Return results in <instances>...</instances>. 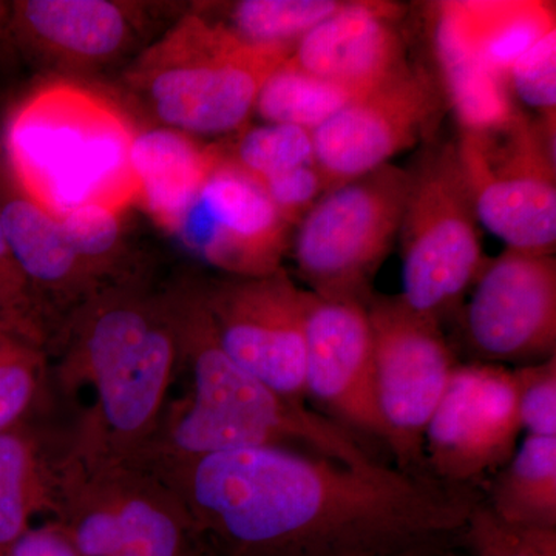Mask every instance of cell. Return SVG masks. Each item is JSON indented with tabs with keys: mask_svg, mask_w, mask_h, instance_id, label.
Here are the masks:
<instances>
[{
	"mask_svg": "<svg viewBox=\"0 0 556 556\" xmlns=\"http://www.w3.org/2000/svg\"><path fill=\"white\" fill-rule=\"evenodd\" d=\"M199 556H448L484 493L379 463L248 447L152 467Z\"/></svg>",
	"mask_w": 556,
	"mask_h": 556,
	"instance_id": "obj_1",
	"label": "cell"
},
{
	"mask_svg": "<svg viewBox=\"0 0 556 556\" xmlns=\"http://www.w3.org/2000/svg\"><path fill=\"white\" fill-rule=\"evenodd\" d=\"M163 295L177 332L178 376L189 379V394L167 404L155 434L130 457L161 467L228 450L302 447L346 466L376 463L338 424L280 396L226 353L200 283Z\"/></svg>",
	"mask_w": 556,
	"mask_h": 556,
	"instance_id": "obj_2",
	"label": "cell"
},
{
	"mask_svg": "<svg viewBox=\"0 0 556 556\" xmlns=\"http://www.w3.org/2000/svg\"><path fill=\"white\" fill-rule=\"evenodd\" d=\"M70 317L58 386L73 399L87 387L93 393L70 439L93 452L134 456L155 434L178 380V339L166 300L116 285Z\"/></svg>",
	"mask_w": 556,
	"mask_h": 556,
	"instance_id": "obj_3",
	"label": "cell"
},
{
	"mask_svg": "<svg viewBox=\"0 0 556 556\" xmlns=\"http://www.w3.org/2000/svg\"><path fill=\"white\" fill-rule=\"evenodd\" d=\"M135 134L123 112L97 91L47 84L7 126L14 186L56 218L91 203L124 211L138 201L130 167Z\"/></svg>",
	"mask_w": 556,
	"mask_h": 556,
	"instance_id": "obj_4",
	"label": "cell"
},
{
	"mask_svg": "<svg viewBox=\"0 0 556 556\" xmlns=\"http://www.w3.org/2000/svg\"><path fill=\"white\" fill-rule=\"evenodd\" d=\"M51 521L79 556H199L181 501L148 464L62 444Z\"/></svg>",
	"mask_w": 556,
	"mask_h": 556,
	"instance_id": "obj_5",
	"label": "cell"
},
{
	"mask_svg": "<svg viewBox=\"0 0 556 556\" xmlns=\"http://www.w3.org/2000/svg\"><path fill=\"white\" fill-rule=\"evenodd\" d=\"M289 47L249 43L222 22L189 17L139 62L153 113L169 129L223 135L243 129Z\"/></svg>",
	"mask_w": 556,
	"mask_h": 556,
	"instance_id": "obj_6",
	"label": "cell"
},
{
	"mask_svg": "<svg viewBox=\"0 0 556 556\" xmlns=\"http://www.w3.org/2000/svg\"><path fill=\"white\" fill-rule=\"evenodd\" d=\"M402 218L405 305L441 325L484 266L479 222L456 144L427 149L413 166Z\"/></svg>",
	"mask_w": 556,
	"mask_h": 556,
	"instance_id": "obj_7",
	"label": "cell"
},
{
	"mask_svg": "<svg viewBox=\"0 0 556 556\" xmlns=\"http://www.w3.org/2000/svg\"><path fill=\"white\" fill-rule=\"evenodd\" d=\"M412 172L386 164L328 190L298 225L299 276L317 298L368 305L401 230Z\"/></svg>",
	"mask_w": 556,
	"mask_h": 556,
	"instance_id": "obj_8",
	"label": "cell"
},
{
	"mask_svg": "<svg viewBox=\"0 0 556 556\" xmlns=\"http://www.w3.org/2000/svg\"><path fill=\"white\" fill-rule=\"evenodd\" d=\"M555 123L519 113L484 134L460 131L457 159L479 225L527 254L554 255L556 244Z\"/></svg>",
	"mask_w": 556,
	"mask_h": 556,
	"instance_id": "obj_9",
	"label": "cell"
},
{
	"mask_svg": "<svg viewBox=\"0 0 556 556\" xmlns=\"http://www.w3.org/2000/svg\"><path fill=\"white\" fill-rule=\"evenodd\" d=\"M372 378L388 447L399 468L424 473V438L457 367L441 325L405 305L401 295H372Z\"/></svg>",
	"mask_w": 556,
	"mask_h": 556,
	"instance_id": "obj_10",
	"label": "cell"
},
{
	"mask_svg": "<svg viewBox=\"0 0 556 556\" xmlns=\"http://www.w3.org/2000/svg\"><path fill=\"white\" fill-rule=\"evenodd\" d=\"M200 288L226 353L280 396L303 404L308 291L281 268Z\"/></svg>",
	"mask_w": 556,
	"mask_h": 556,
	"instance_id": "obj_11",
	"label": "cell"
},
{
	"mask_svg": "<svg viewBox=\"0 0 556 556\" xmlns=\"http://www.w3.org/2000/svg\"><path fill=\"white\" fill-rule=\"evenodd\" d=\"M521 431L511 369L457 364L427 426V467L441 481L478 486L511 459Z\"/></svg>",
	"mask_w": 556,
	"mask_h": 556,
	"instance_id": "obj_12",
	"label": "cell"
},
{
	"mask_svg": "<svg viewBox=\"0 0 556 556\" xmlns=\"http://www.w3.org/2000/svg\"><path fill=\"white\" fill-rule=\"evenodd\" d=\"M442 108L437 83L404 64L313 131L314 164L331 190L390 164L433 130Z\"/></svg>",
	"mask_w": 556,
	"mask_h": 556,
	"instance_id": "obj_13",
	"label": "cell"
},
{
	"mask_svg": "<svg viewBox=\"0 0 556 556\" xmlns=\"http://www.w3.org/2000/svg\"><path fill=\"white\" fill-rule=\"evenodd\" d=\"M289 229L257 179L215 148L206 177L174 233L190 254L230 277H262L280 269Z\"/></svg>",
	"mask_w": 556,
	"mask_h": 556,
	"instance_id": "obj_14",
	"label": "cell"
},
{
	"mask_svg": "<svg viewBox=\"0 0 556 556\" xmlns=\"http://www.w3.org/2000/svg\"><path fill=\"white\" fill-rule=\"evenodd\" d=\"M466 308L468 345L485 364L556 356V260L506 249L485 262Z\"/></svg>",
	"mask_w": 556,
	"mask_h": 556,
	"instance_id": "obj_15",
	"label": "cell"
},
{
	"mask_svg": "<svg viewBox=\"0 0 556 556\" xmlns=\"http://www.w3.org/2000/svg\"><path fill=\"white\" fill-rule=\"evenodd\" d=\"M305 387L306 396L317 399L346 426L387 442L376 404L367 306L308 291Z\"/></svg>",
	"mask_w": 556,
	"mask_h": 556,
	"instance_id": "obj_16",
	"label": "cell"
},
{
	"mask_svg": "<svg viewBox=\"0 0 556 556\" xmlns=\"http://www.w3.org/2000/svg\"><path fill=\"white\" fill-rule=\"evenodd\" d=\"M396 21L397 7L391 3L343 2L295 43L289 60L311 75L365 93L407 64Z\"/></svg>",
	"mask_w": 556,
	"mask_h": 556,
	"instance_id": "obj_17",
	"label": "cell"
},
{
	"mask_svg": "<svg viewBox=\"0 0 556 556\" xmlns=\"http://www.w3.org/2000/svg\"><path fill=\"white\" fill-rule=\"evenodd\" d=\"M10 30L70 64H98L116 56L131 38L129 11L108 0H22L11 7Z\"/></svg>",
	"mask_w": 556,
	"mask_h": 556,
	"instance_id": "obj_18",
	"label": "cell"
},
{
	"mask_svg": "<svg viewBox=\"0 0 556 556\" xmlns=\"http://www.w3.org/2000/svg\"><path fill=\"white\" fill-rule=\"evenodd\" d=\"M0 214L11 254L27 278L40 313V298L65 308L73 305V311L104 291L70 247L60 218L16 186L0 197Z\"/></svg>",
	"mask_w": 556,
	"mask_h": 556,
	"instance_id": "obj_19",
	"label": "cell"
},
{
	"mask_svg": "<svg viewBox=\"0 0 556 556\" xmlns=\"http://www.w3.org/2000/svg\"><path fill=\"white\" fill-rule=\"evenodd\" d=\"M215 148H203L190 135L161 127L137 131L130 167L138 201L152 218L174 232L206 177Z\"/></svg>",
	"mask_w": 556,
	"mask_h": 556,
	"instance_id": "obj_20",
	"label": "cell"
},
{
	"mask_svg": "<svg viewBox=\"0 0 556 556\" xmlns=\"http://www.w3.org/2000/svg\"><path fill=\"white\" fill-rule=\"evenodd\" d=\"M433 20V46L442 86L460 131L484 134L517 118L519 112L508 94L506 80L479 58L460 31L448 2L437 3Z\"/></svg>",
	"mask_w": 556,
	"mask_h": 556,
	"instance_id": "obj_21",
	"label": "cell"
},
{
	"mask_svg": "<svg viewBox=\"0 0 556 556\" xmlns=\"http://www.w3.org/2000/svg\"><path fill=\"white\" fill-rule=\"evenodd\" d=\"M61 447L51 450L27 420L0 433V551L20 540L36 515L51 517Z\"/></svg>",
	"mask_w": 556,
	"mask_h": 556,
	"instance_id": "obj_22",
	"label": "cell"
},
{
	"mask_svg": "<svg viewBox=\"0 0 556 556\" xmlns=\"http://www.w3.org/2000/svg\"><path fill=\"white\" fill-rule=\"evenodd\" d=\"M470 46L507 83L508 70L533 43L556 30L555 3L536 0L448 2Z\"/></svg>",
	"mask_w": 556,
	"mask_h": 556,
	"instance_id": "obj_23",
	"label": "cell"
},
{
	"mask_svg": "<svg viewBox=\"0 0 556 556\" xmlns=\"http://www.w3.org/2000/svg\"><path fill=\"white\" fill-rule=\"evenodd\" d=\"M484 503L510 525L556 529V437L527 434L490 479Z\"/></svg>",
	"mask_w": 556,
	"mask_h": 556,
	"instance_id": "obj_24",
	"label": "cell"
},
{
	"mask_svg": "<svg viewBox=\"0 0 556 556\" xmlns=\"http://www.w3.org/2000/svg\"><path fill=\"white\" fill-rule=\"evenodd\" d=\"M358 94L283 62L260 90L255 112L266 123L289 124L314 131Z\"/></svg>",
	"mask_w": 556,
	"mask_h": 556,
	"instance_id": "obj_25",
	"label": "cell"
},
{
	"mask_svg": "<svg viewBox=\"0 0 556 556\" xmlns=\"http://www.w3.org/2000/svg\"><path fill=\"white\" fill-rule=\"evenodd\" d=\"M47 334L27 325L0 327V433L25 422L50 379Z\"/></svg>",
	"mask_w": 556,
	"mask_h": 556,
	"instance_id": "obj_26",
	"label": "cell"
},
{
	"mask_svg": "<svg viewBox=\"0 0 556 556\" xmlns=\"http://www.w3.org/2000/svg\"><path fill=\"white\" fill-rule=\"evenodd\" d=\"M339 0H243L230 7L228 24L233 35L249 43L294 49L303 36L331 16Z\"/></svg>",
	"mask_w": 556,
	"mask_h": 556,
	"instance_id": "obj_27",
	"label": "cell"
},
{
	"mask_svg": "<svg viewBox=\"0 0 556 556\" xmlns=\"http://www.w3.org/2000/svg\"><path fill=\"white\" fill-rule=\"evenodd\" d=\"M223 155L249 177L262 181L314 163L313 131L289 124H270L241 131Z\"/></svg>",
	"mask_w": 556,
	"mask_h": 556,
	"instance_id": "obj_28",
	"label": "cell"
},
{
	"mask_svg": "<svg viewBox=\"0 0 556 556\" xmlns=\"http://www.w3.org/2000/svg\"><path fill=\"white\" fill-rule=\"evenodd\" d=\"M123 212L108 204L91 203L60 218L70 247L101 289L112 288L105 277L115 269Z\"/></svg>",
	"mask_w": 556,
	"mask_h": 556,
	"instance_id": "obj_29",
	"label": "cell"
},
{
	"mask_svg": "<svg viewBox=\"0 0 556 556\" xmlns=\"http://www.w3.org/2000/svg\"><path fill=\"white\" fill-rule=\"evenodd\" d=\"M463 546L471 556H556V529L510 525L497 518L482 497L468 519Z\"/></svg>",
	"mask_w": 556,
	"mask_h": 556,
	"instance_id": "obj_30",
	"label": "cell"
},
{
	"mask_svg": "<svg viewBox=\"0 0 556 556\" xmlns=\"http://www.w3.org/2000/svg\"><path fill=\"white\" fill-rule=\"evenodd\" d=\"M507 86L529 105L540 110L546 123H555L556 30L548 31L508 70Z\"/></svg>",
	"mask_w": 556,
	"mask_h": 556,
	"instance_id": "obj_31",
	"label": "cell"
},
{
	"mask_svg": "<svg viewBox=\"0 0 556 556\" xmlns=\"http://www.w3.org/2000/svg\"><path fill=\"white\" fill-rule=\"evenodd\" d=\"M517 383L522 430L532 437H556V356L511 369Z\"/></svg>",
	"mask_w": 556,
	"mask_h": 556,
	"instance_id": "obj_32",
	"label": "cell"
},
{
	"mask_svg": "<svg viewBox=\"0 0 556 556\" xmlns=\"http://www.w3.org/2000/svg\"><path fill=\"white\" fill-rule=\"evenodd\" d=\"M258 182L289 228L298 226L321 195L327 193L324 178L314 163L281 172Z\"/></svg>",
	"mask_w": 556,
	"mask_h": 556,
	"instance_id": "obj_33",
	"label": "cell"
},
{
	"mask_svg": "<svg viewBox=\"0 0 556 556\" xmlns=\"http://www.w3.org/2000/svg\"><path fill=\"white\" fill-rule=\"evenodd\" d=\"M0 311L46 329V320L33 298L30 285L11 254L0 214Z\"/></svg>",
	"mask_w": 556,
	"mask_h": 556,
	"instance_id": "obj_34",
	"label": "cell"
},
{
	"mask_svg": "<svg viewBox=\"0 0 556 556\" xmlns=\"http://www.w3.org/2000/svg\"><path fill=\"white\" fill-rule=\"evenodd\" d=\"M0 556H79L70 538L53 522L30 527L27 532L2 548Z\"/></svg>",
	"mask_w": 556,
	"mask_h": 556,
	"instance_id": "obj_35",
	"label": "cell"
},
{
	"mask_svg": "<svg viewBox=\"0 0 556 556\" xmlns=\"http://www.w3.org/2000/svg\"><path fill=\"white\" fill-rule=\"evenodd\" d=\"M11 324L27 325V327L38 328V329H40V331H43V329L40 328L39 325L31 324V321H27V320H21V318L9 316V314H5V313H3V311H0V327H2V325H11Z\"/></svg>",
	"mask_w": 556,
	"mask_h": 556,
	"instance_id": "obj_36",
	"label": "cell"
},
{
	"mask_svg": "<svg viewBox=\"0 0 556 556\" xmlns=\"http://www.w3.org/2000/svg\"><path fill=\"white\" fill-rule=\"evenodd\" d=\"M2 10H3V9H2V5H0V11H2Z\"/></svg>",
	"mask_w": 556,
	"mask_h": 556,
	"instance_id": "obj_37",
	"label": "cell"
}]
</instances>
